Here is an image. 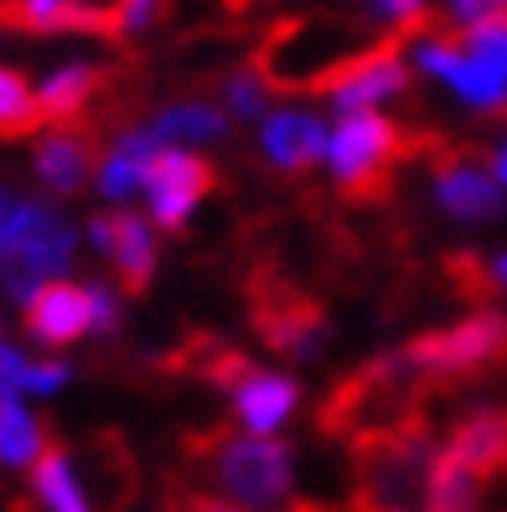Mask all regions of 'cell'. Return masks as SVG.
Listing matches in <instances>:
<instances>
[{
	"mask_svg": "<svg viewBox=\"0 0 507 512\" xmlns=\"http://www.w3.org/2000/svg\"><path fill=\"white\" fill-rule=\"evenodd\" d=\"M461 32H507V0H502V6H492L487 16H476L471 26H461Z\"/></svg>",
	"mask_w": 507,
	"mask_h": 512,
	"instance_id": "e575fe53",
	"label": "cell"
},
{
	"mask_svg": "<svg viewBox=\"0 0 507 512\" xmlns=\"http://www.w3.org/2000/svg\"><path fill=\"white\" fill-rule=\"evenodd\" d=\"M420 37V32H414ZM409 32H389V37H373L368 47H357L352 57L326 73L311 94L326 99L337 114H352V109H373L383 99H399L409 94V63H404V47L414 42Z\"/></svg>",
	"mask_w": 507,
	"mask_h": 512,
	"instance_id": "52a82bcc",
	"label": "cell"
},
{
	"mask_svg": "<svg viewBox=\"0 0 507 512\" xmlns=\"http://www.w3.org/2000/svg\"><path fill=\"white\" fill-rule=\"evenodd\" d=\"M373 16L389 21V32H425V0H373Z\"/></svg>",
	"mask_w": 507,
	"mask_h": 512,
	"instance_id": "83f0119b",
	"label": "cell"
},
{
	"mask_svg": "<svg viewBox=\"0 0 507 512\" xmlns=\"http://www.w3.org/2000/svg\"><path fill=\"white\" fill-rule=\"evenodd\" d=\"M352 456V502L368 512H430V487H435V425L430 409L409 419L399 430L363 435L347 445Z\"/></svg>",
	"mask_w": 507,
	"mask_h": 512,
	"instance_id": "6da1fadb",
	"label": "cell"
},
{
	"mask_svg": "<svg viewBox=\"0 0 507 512\" xmlns=\"http://www.w3.org/2000/svg\"><path fill=\"white\" fill-rule=\"evenodd\" d=\"M0 26L21 37H119L114 6L94 0H0Z\"/></svg>",
	"mask_w": 507,
	"mask_h": 512,
	"instance_id": "7c38bea8",
	"label": "cell"
},
{
	"mask_svg": "<svg viewBox=\"0 0 507 512\" xmlns=\"http://www.w3.org/2000/svg\"><path fill=\"white\" fill-rule=\"evenodd\" d=\"M182 512H254V507L233 502V497H202V492H192V497H182Z\"/></svg>",
	"mask_w": 507,
	"mask_h": 512,
	"instance_id": "1f68e13d",
	"label": "cell"
},
{
	"mask_svg": "<svg viewBox=\"0 0 507 512\" xmlns=\"http://www.w3.org/2000/svg\"><path fill=\"white\" fill-rule=\"evenodd\" d=\"M430 399V383L425 373L399 352H383L373 363H363L352 378H342L332 388V399L321 404V435L332 440H363V435H383V430H399L409 419L425 414Z\"/></svg>",
	"mask_w": 507,
	"mask_h": 512,
	"instance_id": "7a4b0ae2",
	"label": "cell"
},
{
	"mask_svg": "<svg viewBox=\"0 0 507 512\" xmlns=\"http://www.w3.org/2000/svg\"><path fill=\"white\" fill-rule=\"evenodd\" d=\"M233 125V114L218 104H202V99H182V104H166L151 114V130L166 145H207V140H223Z\"/></svg>",
	"mask_w": 507,
	"mask_h": 512,
	"instance_id": "44dd1931",
	"label": "cell"
},
{
	"mask_svg": "<svg viewBox=\"0 0 507 512\" xmlns=\"http://www.w3.org/2000/svg\"><path fill=\"white\" fill-rule=\"evenodd\" d=\"M492 171H497V182L507 187V145H502V150H492Z\"/></svg>",
	"mask_w": 507,
	"mask_h": 512,
	"instance_id": "8d00e7d4",
	"label": "cell"
},
{
	"mask_svg": "<svg viewBox=\"0 0 507 512\" xmlns=\"http://www.w3.org/2000/svg\"><path fill=\"white\" fill-rule=\"evenodd\" d=\"M104 88H109V68L73 57V63H57L52 73L37 78V104L47 114V125H78Z\"/></svg>",
	"mask_w": 507,
	"mask_h": 512,
	"instance_id": "2e32d148",
	"label": "cell"
},
{
	"mask_svg": "<svg viewBox=\"0 0 507 512\" xmlns=\"http://www.w3.org/2000/svg\"><path fill=\"white\" fill-rule=\"evenodd\" d=\"M445 445H451L456 456H466L487 481L507 476V409H471V414H461Z\"/></svg>",
	"mask_w": 507,
	"mask_h": 512,
	"instance_id": "ac0fdd59",
	"label": "cell"
},
{
	"mask_svg": "<svg viewBox=\"0 0 507 512\" xmlns=\"http://www.w3.org/2000/svg\"><path fill=\"white\" fill-rule=\"evenodd\" d=\"M326 145H332V130H326L316 114H301V109H280V114L264 119V130H259V150L285 176L311 171L326 156Z\"/></svg>",
	"mask_w": 507,
	"mask_h": 512,
	"instance_id": "9a60e30c",
	"label": "cell"
},
{
	"mask_svg": "<svg viewBox=\"0 0 507 512\" xmlns=\"http://www.w3.org/2000/svg\"><path fill=\"white\" fill-rule=\"evenodd\" d=\"M295 409H301V383L285 378V373L254 368L244 383L233 388V414H238V425H244L249 435H275Z\"/></svg>",
	"mask_w": 507,
	"mask_h": 512,
	"instance_id": "e0dca14e",
	"label": "cell"
},
{
	"mask_svg": "<svg viewBox=\"0 0 507 512\" xmlns=\"http://www.w3.org/2000/svg\"><path fill=\"white\" fill-rule=\"evenodd\" d=\"M270 94H275V88H270V78H264L259 68H238L223 83V104H228L233 119H264V99H270Z\"/></svg>",
	"mask_w": 507,
	"mask_h": 512,
	"instance_id": "d4e9b609",
	"label": "cell"
},
{
	"mask_svg": "<svg viewBox=\"0 0 507 512\" xmlns=\"http://www.w3.org/2000/svg\"><path fill=\"white\" fill-rule=\"evenodd\" d=\"M249 316H254L259 342L280 357H290V363H316L326 352V342H332V316L321 311V300L306 295L301 285L280 280L275 269L254 280Z\"/></svg>",
	"mask_w": 507,
	"mask_h": 512,
	"instance_id": "8992f818",
	"label": "cell"
},
{
	"mask_svg": "<svg viewBox=\"0 0 507 512\" xmlns=\"http://www.w3.org/2000/svg\"><path fill=\"white\" fill-rule=\"evenodd\" d=\"M94 171H99V145L83 130L52 125L47 135H37L32 176H37V187L47 197H78L83 187H94Z\"/></svg>",
	"mask_w": 507,
	"mask_h": 512,
	"instance_id": "4fadbf2b",
	"label": "cell"
},
{
	"mask_svg": "<svg viewBox=\"0 0 507 512\" xmlns=\"http://www.w3.org/2000/svg\"><path fill=\"white\" fill-rule=\"evenodd\" d=\"M213 487L254 512H275L295 497V450L275 435H213L202 440Z\"/></svg>",
	"mask_w": 507,
	"mask_h": 512,
	"instance_id": "277c9868",
	"label": "cell"
},
{
	"mask_svg": "<svg viewBox=\"0 0 507 512\" xmlns=\"http://www.w3.org/2000/svg\"><path fill=\"white\" fill-rule=\"evenodd\" d=\"M435 145L440 140L414 135V130L394 125L389 114H378V109H352V114L337 119L332 145H326V166H332L347 202L373 207V202L389 197L394 171L404 161H414V156H430Z\"/></svg>",
	"mask_w": 507,
	"mask_h": 512,
	"instance_id": "3957f363",
	"label": "cell"
},
{
	"mask_svg": "<svg viewBox=\"0 0 507 512\" xmlns=\"http://www.w3.org/2000/svg\"><path fill=\"white\" fill-rule=\"evenodd\" d=\"M88 306H94V337L109 342L125 326V300H119V285L109 280H88Z\"/></svg>",
	"mask_w": 507,
	"mask_h": 512,
	"instance_id": "484cf974",
	"label": "cell"
},
{
	"mask_svg": "<svg viewBox=\"0 0 507 512\" xmlns=\"http://www.w3.org/2000/svg\"><path fill=\"white\" fill-rule=\"evenodd\" d=\"M218 187L213 161H202L187 145H161L151 171H145V213L161 233H182L187 218L197 213V202Z\"/></svg>",
	"mask_w": 507,
	"mask_h": 512,
	"instance_id": "ba28073f",
	"label": "cell"
},
{
	"mask_svg": "<svg viewBox=\"0 0 507 512\" xmlns=\"http://www.w3.org/2000/svg\"><path fill=\"white\" fill-rule=\"evenodd\" d=\"M26 368H32V357H26L16 342H6V337H0V394H21ZM21 399H26V394H21Z\"/></svg>",
	"mask_w": 507,
	"mask_h": 512,
	"instance_id": "4dcf8cb0",
	"label": "cell"
},
{
	"mask_svg": "<svg viewBox=\"0 0 507 512\" xmlns=\"http://www.w3.org/2000/svg\"><path fill=\"white\" fill-rule=\"evenodd\" d=\"M487 487L492 481L476 471L451 445H440L435 461V487H430V512H487Z\"/></svg>",
	"mask_w": 507,
	"mask_h": 512,
	"instance_id": "7402d4cb",
	"label": "cell"
},
{
	"mask_svg": "<svg viewBox=\"0 0 507 512\" xmlns=\"http://www.w3.org/2000/svg\"><path fill=\"white\" fill-rule=\"evenodd\" d=\"M26 476H32V497L42 512H94V497H88L83 476L63 445H47V456Z\"/></svg>",
	"mask_w": 507,
	"mask_h": 512,
	"instance_id": "ffe728a7",
	"label": "cell"
},
{
	"mask_svg": "<svg viewBox=\"0 0 507 512\" xmlns=\"http://www.w3.org/2000/svg\"><path fill=\"white\" fill-rule=\"evenodd\" d=\"M466 52H476L487 68H497L507 78V32H461Z\"/></svg>",
	"mask_w": 507,
	"mask_h": 512,
	"instance_id": "f546056e",
	"label": "cell"
},
{
	"mask_svg": "<svg viewBox=\"0 0 507 512\" xmlns=\"http://www.w3.org/2000/svg\"><path fill=\"white\" fill-rule=\"evenodd\" d=\"M68 383H73V368L63 363V357H32V368H26L21 394H26V399H57Z\"/></svg>",
	"mask_w": 507,
	"mask_h": 512,
	"instance_id": "4316f807",
	"label": "cell"
},
{
	"mask_svg": "<svg viewBox=\"0 0 507 512\" xmlns=\"http://www.w3.org/2000/svg\"><path fill=\"white\" fill-rule=\"evenodd\" d=\"M26 337L47 352H63L83 337H94V306H88V280H47L32 300L21 306Z\"/></svg>",
	"mask_w": 507,
	"mask_h": 512,
	"instance_id": "8fae6325",
	"label": "cell"
},
{
	"mask_svg": "<svg viewBox=\"0 0 507 512\" xmlns=\"http://www.w3.org/2000/svg\"><path fill=\"white\" fill-rule=\"evenodd\" d=\"M435 202L456 223H492L502 218V182L492 171V156L482 150H445L435 145Z\"/></svg>",
	"mask_w": 507,
	"mask_h": 512,
	"instance_id": "9c48e42d",
	"label": "cell"
},
{
	"mask_svg": "<svg viewBox=\"0 0 507 512\" xmlns=\"http://www.w3.org/2000/svg\"><path fill=\"white\" fill-rule=\"evenodd\" d=\"M166 0H114V26H119V37H140L145 26H151L161 16Z\"/></svg>",
	"mask_w": 507,
	"mask_h": 512,
	"instance_id": "f1b7e54d",
	"label": "cell"
},
{
	"mask_svg": "<svg viewBox=\"0 0 507 512\" xmlns=\"http://www.w3.org/2000/svg\"><path fill=\"white\" fill-rule=\"evenodd\" d=\"M492 6H502V0H451V16H456V26H471L476 16H487Z\"/></svg>",
	"mask_w": 507,
	"mask_h": 512,
	"instance_id": "d6a6232c",
	"label": "cell"
},
{
	"mask_svg": "<svg viewBox=\"0 0 507 512\" xmlns=\"http://www.w3.org/2000/svg\"><path fill=\"white\" fill-rule=\"evenodd\" d=\"M47 430L21 394H0V471H32L47 456Z\"/></svg>",
	"mask_w": 507,
	"mask_h": 512,
	"instance_id": "d6986e66",
	"label": "cell"
},
{
	"mask_svg": "<svg viewBox=\"0 0 507 512\" xmlns=\"http://www.w3.org/2000/svg\"><path fill=\"white\" fill-rule=\"evenodd\" d=\"M166 140H156L151 130H119L109 140V150L99 156V171H94V192L109 202V207H125L130 197H145V171H151L156 150Z\"/></svg>",
	"mask_w": 507,
	"mask_h": 512,
	"instance_id": "5bb4252c",
	"label": "cell"
},
{
	"mask_svg": "<svg viewBox=\"0 0 507 512\" xmlns=\"http://www.w3.org/2000/svg\"><path fill=\"white\" fill-rule=\"evenodd\" d=\"M42 125H47V114L37 104V83L16 73L11 63H0V140L37 135Z\"/></svg>",
	"mask_w": 507,
	"mask_h": 512,
	"instance_id": "cb8c5ba5",
	"label": "cell"
},
{
	"mask_svg": "<svg viewBox=\"0 0 507 512\" xmlns=\"http://www.w3.org/2000/svg\"><path fill=\"white\" fill-rule=\"evenodd\" d=\"M404 357L425 373L430 388L440 383H471L507 368V316L502 311H471L456 326H435L404 342Z\"/></svg>",
	"mask_w": 507,
	"mask_h": 512,
	"instance_id": "5b68a950",
	"label": "cell"
},
{
	"mask_svg": "<svg viewBox=\"0 0 507 512\" xmlns=\"http://www.w3.org/2000/svg\"><path fill=\"white\" fill-rule=\"evenodd\" d=\"M487 280H492V295H507V249L487 254Z\"/></svg>",
	"mask_w": 507,
	"mask_h": 512,
	"instance_id": "836d02e7",
	"label": "cell"
},
{
	"mask_svg": "<svg viewBox=\"0 0 507 512\" xmlns=\"http://www.w3.org/2000/svg\"><path fill=\"white\" fill-rule=\"evenodd\" d=\"M83 238L104 254V264L114 269V280H119V290H125V295H140L145 285L156 280L161 244H156V223H151V218L114 207V213L88 218Z\"/></svg>",
	"mask_w": 507,
	"mask_h": 512,
	"instance_id": "30bf717a",
	"label": "cell"
},
{
	"mask_svg": "<svg viewBox=\"0 0 507 512\" xmlns=\"http://www.w3.org/2000/svg\"><path fill=\"white\" fill-rule=\"evenodd\" d=\"M290 512H368V507H357V502H301Z\"/></svg>",
	"mask_w": 507,
	"mask_h": 512,
	"instance_id": "d590c367",
	"label": "cell"
},
{
	"mask_svg": "<svg viewBox=\"0 0 507 512\" xmlns=\"http://www.w3.org/2000/svg\"><path fill=\"white\" fill-rule=\"evenodd\" d=\"M57 218V207L42 197H21L11 187H0V259H11L16 249H26L32 238H42Z\"/></svg>",
	"mask_w": 507,
	"mask_h": 512,
	"instance_id": "603a6c76",
	"label": "cell"
}]
</instances>
